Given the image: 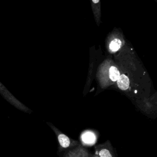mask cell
Masks as SVG:
<instances>
[{"label":"cell","instance_id":"cell-7","mask_svg":"<svg viewBox=\"0 0 157 157\" xmlns=\"http://www.w3.org/2000/svg\"><path fill=\"white\" fill-rule=\"evenodd\" d=\"M122 42L119 39H115L109 45V48L112 52L118 51L121 47Z\"/></svg>","mask_w":157,"mask_h":157},{"label":"cell","instance_id":"cell-8","mask_svg":"<svg viewBox=\"0 0 157 157\" xmlns=\"http://www.w3.org/2000/svg\"><path fill=\"white\" fill-rule=\"evenodd\" d=\"M92 2L95 5H97V4H99V0H92Z\"/></svg>","mask_w":157,"mask_h":157},{"label":"cell","instance_id":"cell-2","mask_svg":"<svg viewBox=\"0 0 157 157\" xmlns=\"http://www.w3.org/2000/svg\"><path fill=\"white\" fill-rule=\"evenodd\" d=\"M95 155L98 157H115L112 146L109 141L95 147Z\"/></svg>","mask_w":157,"mask_h":157},{"label":"cell","instance_id":"cell-3","mask_svg":"<svg viewBox=\"0 0 157 157\" xmlns=\"http://www.w3.org/2000/svg\"><path fill=\"white\" fill-rule=\"evenodd\" d=\"M97 140V136L95 132L91 130L83 131L80 135V140L84 145L91 146L95 144Z\"/></svg>","mask_w":157,"mask_h":157},{"label":"cell","instance_id":"cell-5","mask_svg":"<svg viewBox=\"0 0 157 157\" xmlns=\"http://www.w3.org/2000/svg\"><path fill=\"white\" fill-rule=\"evenodd\" d=\"M117 82V85L120 90L125 91L128 89L129 86V80L126 75H120Z\"/></svg>","mask_w":157,"mask_h":157},{"label":"cell","instance_id":"cell-1","mask_svg":"<svg viewBox=\"0 0 157 157\" xmlns=\"http://www.w3.org/2000/svg\"><path fill=\"white\" fill-rule=\"evenodd\" d=\"M56 135L59 145L63 148H67L74 147L78 145V142L72 139H70L68 136L59 131L58 129L53 128Z\"/></svg>","mask_w":157,"mask_h":157},{"label":"cell","instance_id":"cell-6","mask_svg":"<svg viewBox=\"0 0 157 157\" xmlns=\"http://www.w3.org/2000/svg\"><path fill=\"white\" fill-rule=\"evenodd\" d=\"M120 75V72L116 67L112 66L110 67V69H109V77H110V79L112 82L117 81Z\"/></svg>","mask_w":157,"mask_h":157},{"label":"cell","instance_id":"cell-4","mask_svg":"<svg viewBox=\"0 0 157 157\" xmlns=\"http://www.w3.org/2000/svg\"><path fill=\"white\" fill-rule=\"evenodd\" d=\"M88 151L82 146H77L74 149L69 151L65 157H90Z\"/></svg>","mask_w":157,"mask_h":157},{"label":"cell","instance_id":"cell-9","mask_svg":"<svg viewBox=\"0 0 157 157\" xmlns=\"http://www.w3.org/2000/svg\"><path fill=\"white\" fill-rule=\"evenodd\" d=\"M90 157H98V156L94 154V155H90Z\"/></svg>","mask_w":157,"mask_h":157}]
</instances>
